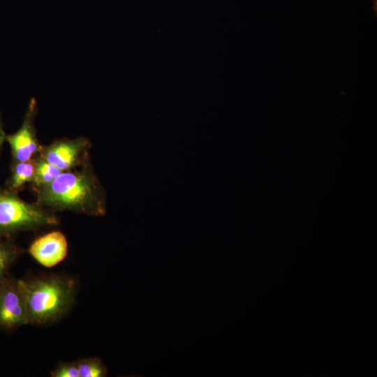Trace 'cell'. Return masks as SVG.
Wrapping results in <instances>:
<instances>
[{"label":"cell","mask_w":377,"mask_h":377,"mask_svg":"<svg viewBox=\"0 0 377 377\" xmlns=\"http://www.w3.org/2000/svg\"><path fill=\"white\" fill-rule=\"evenodd\" d=\"M36 203L54 211L91 216L106 214V195L89 163L64 171L49 184L34 189Z\"/></svg>","instance_id":"obj_1"},{"label":"cell","mask_w":377,"mask_h":377,"mask_svg":"<svg viewBox=\"0 0 377 377\" xmlns=\"http://www.w3.org/2000/svg\"><path fill=\"white\" fill-rule=\"evenodd\" d=\"M29 324L46 325L61 319L72 307L76 295L75 281L63 274L21 280Z\"/></svg>","instance_id":"obj_2"},{"label":"cell","mask_w":377,"mask_h":377,"mask_svg":"<svg viewBox=\"0 0 377 377\" xmlns=\"http://www.w3.org/2000/svg\"><path fill=\"white\" fill-rule=\"evenodd\" d=\"M59 223L54 212L36 202H27L18 193L0 186V237Z\"/></svg>","instance_id":"obj_3"},{"label":"cell","mask_w":377,"mask_h":377,"mask_svg":"<svg viewBox=\"0 0 377 377\" xmlns=\"http://www.w3.org/2000/svg\"><path fill=\"white\" fill-rule=\"evenodd\" d=\"M91 147L87 138H62L42 145L38 156L64 172L89 163Z\"/></svg>","instance_id":"obj_4"},{"label":"cell","mask_w":377,"mask_h":377,"mask_svg":"<svg viewBox=\"0 0 377 377\" xmlns=\"http://www.w3.org/2000/svg\"><path fill=\"white\" fill-rule=\"evenodd\" d=\"M29 324L21 279L8 276L0 281V327L13 330Z\"/></svg>","instance_id":"obj_5"},{"label":"cell","mask_w":377,"mask_h":377,"mask_svg":"<svg viewBox=\"0 0 377 377\" xmlns=\"http://www.w3.org/2000/svg\"><path fill=\"white\" fill-rule=\"evenodd\" d=\"M37 114V103L31 98L19 129L12 134H6V142L8 143L12 161H27L36 157L42 145L38 140L34 125Z\"/></svg>","instance_id":"obj_6"},{"label":"cell","mask_w":377,"mask_h":377,"mask_svg":"<svg viewBox=\"0 0 377 377\" xmlns=\"http://www.w3.org/2000/svg\"><path fill=\"white\" fill-rule=\"evenodd\" d=\"M28 251L40 265L50 268L63 261L68 253L66 236L59 230H52L36 238Z\"/></svg>","instance_id":"obj_7"},{"label":"cell","mask_w":377,"mask_h":377,"mask_svg":"<svg viewBox=\"0 0 377 377\" xmlns=\"http://www.w3.org/2000/svg\"><path fill=\"white\" fill-rule=\"evenodd\" d=\"M35 172V158L27 161H11L10 174L6 182V188L19 193L27 184L33 181Z\"/></svg>","instance_id":"obj_8"},{"label":"cell","mask_w":377,"mask_h":377,"mask_svg":"<svg viewBox=\"0 0 377 377\" xmlns=\"http://www.w3.org/2000/svg\"><path fill=\"white\" fill-rule=\"evenodd\" d=\"M63 171L40 157H35V172L32 182L33 189L50 183L59 176Z\"/></svg>","instance_id":"obj_9"},{"label":"cell","mask_w":377,"mask_h":377,"mask_svg":"<svg viewBox=\"0 0 377 377\" xmlns=\"http://www.w3.org/2000/svg\"><path fill=\"white\" fill-rule=\"evenodd\" d=\"M21 251L8 237H0V281L8 276L9 269Z\"/></svg>","instance_id":"obj_10"},{"label":"cell","mask_w":377,"mask_h":377,"mask_svg":"<svg viewBox=\"0 0 377 377\" xmlns=\"http://www.w3.org/2000/svg\"><path fill=\"white\" fill-rule=\"evenodd\" d=\"M80 377H105L108 369L101 359L85 357L76 361Z\"/></svg>","instance_id":"obj_11"},{"label":"cell","mask_w":377,"mask_h":377,"mask_svg":"<svg viewBox=\"0 0 377 377\" xmlns=\"http://www.w3.org/2000/svg\"><path fill=\"white\" fill-rule=\"evenodd\" d=\"M52 377H80L77 362H61L51 373Z\"/></svg>","instance_id":"obj_12"},{"label":"cell","mask_w":377,"mask_h":377,"mask_svg":"<svg viewBox=\"0 0 377 377\" xmlns=\"http://www.w3.org/2000/svg\"><path fill=\"white\" fill-rule=\"evenodd\" d=\"M6 133L4 131L3 120L1 114L0 113V151L1 150L3 143L6 142Z\"/></svg>","instance_id":"obj_13"},{"label":"cell","mask_w":377,"mask_h":377,"mask_svg":"<svg viewBox=\"0 0 377 377\" xmlns=\"http://www.w3.org/2000/svg\"><path fill=\"white\" fill-rule=\"evenodd\" d=\"M374 3H375V6L376 4V0H374Z\"/></svg>","instance_id":"obj_14"}]
</instances>
